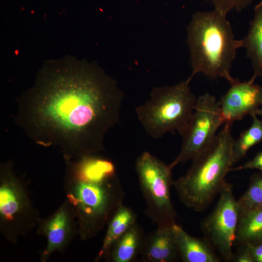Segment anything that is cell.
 <instances>
[{
    "instance_id": "obj_14",
    "label": "cell",
    "mask_w": 262,
    "mask_h": 262,
    "mask_svg": "<svg viewBox=\"0 0 262 262\" xmlns=\"http://www.w3.org/2000/svg\"><path fill=\"white\" fill-rule=\"evenodd\" d=\"M241 47L252 65L253 77L262 79V0L256 5L246 35L241 39Z\"/></svg>"
},
{
    "instance_id": "obj_7",
    "label": "cell",
    "mask_w": 262,
    "mask_h": 262,
    "mask_svg": "<svg viewBox=\"0 0 262 262\" xmlns=\"http://www.w3.org/2000/svg\"><path fill=\"white\" fill-rule=\"evenodd\" d=\"M135 166L146 203L145 214L157 228L172 227L177 215L171 196L172 169L147 151L137 158Z\"/></svg>"
},
{
    "instance_id": "obj_21",
    "label": "cell",
    "mask_w": 262,
    "mask_h": 262,
    "mask_svg": "<svg viewBox=\"0 0 262 262\" xmlns=\"http://www.w3.org/2000/svg\"><path fill=\"white\" fill-rule=\"evenodd\" d=\"M232 261L235 262H253L252 257L246 244L239 245V247L235 254H233Z\"/></svg>"
},
{
    "instance_id": "obj_11",
    "label": "cell",
    "mask_w": 262,
    "mask_h": 262,
    "mask_svg": "<svg viewBox=\"0 0 262 262\" xmlns=\"http://www.w3.org/2000/svg\"><path fill=\"white\" fill-rule=\"evenodd\" d=\"M255 79L241 82L234 78L229 82L230 88L218 101L224 124L256 115L262 105V86L255 84Z\"/></svg>"
},
{
    "instance_id": "obj_10",
    "label": "cell",
    "mask_w": 262,
    "mask_h": 262,
    "mask_svg": "<svg viewBox=\"0 0 262 262\" xmlns=\"http://www.w3.org/2000/svg\"><path fill=\"white\" fill-rule=\"evenodd\" d=\"M36 227V233L47 240L46 246L40 253L41 262L48 261L55 252L64 255L79 234L76 213L66 198L53 213L47 217L40 218Z\"/></svg>"
},
{
    "instance_id": "obj_12",
    "label": "cell",
    "mask_w": 262,
    "mask_h": 262,
    "mask_svg": "<svg viewBox=\"0 0 262 262\" xmlns=\"http://www.w3.org/2000/svg\"><path fill=\"white\" fill-rule=\"evenodd\" d=\"M140 255L144 262H173L180 259L173 228H157L146 236Z\"/></svg>"
},
{
    "instance_id": "obj_16",
    "label": "cell",
    "mask_w": 262,
    "mask_h": 262,
    "mask_svg": "<svg viewBox=\"0 0 262 262\" xmlns=\"http://www.w3.org/2000/svg\"><path fill=\"white\" fill-rule=\"evenodd\" d=\"M145 236L143 229L136 222L111 247L106 261L131 262L140 254Z\"/></svg>"
},
{
    "instance_id": "obj_2",
    "label": "cell",
    "mask_w": 262,
    "mask_h": 262,
    "mask_svg": "<svg viewBox=\"0 0 262 262\" xmlns=\"http://www.w3.org/2000/svg\"><path fill=\"white\" fill-rule=\"evenodd\" d=\"M64 191L77 215L81 240L100 232L123 204L124 191L115 165L96 154L65 160Z\"/></svg>"
},
{
    "instance_id": "obj_6",
    "label": "cell",
    "mask_w": 262,
    "mask_h": 262,
    "mask_svg": "<svg viewBox=\"0 0 262 262\" xmlns=\"http://www.w3.org/2000/svg\"><path fill=\"white\" fill-rule=\"evenodd\" d=\"M14 164L11 160L0 164V231L5 239L16 245L20 237L36 227L41 217Z\"/></svg>"
},
{
    "instance_id": "obj_23",
    "label": "cell",
    "mask_w": 262,
    "mask_h": 262,
    "mask_svg": "<svg viewBox=\"0 0 262 262\" xmlns=\"http://www.w3.org/2000/svg\"><path fill=\"white\" fill-rule=\"evenodd\" d=\"M247 245L253 262H262V241Z\"/></svg>"
},
{
    "instance_id": "obj_18",
    "label": "cell",
    "mask_w": 262,
    "mask_h": 262,
    "mask_svg": "<svg viewBox=\"0 0 262 262\" xmlns=\"http://www.w3.org/2000/svg\"><path fill=\"white\" fill-rule=\"evenodd\" d=\"M252 123L247 129L244 131L233 145V157L234 163L246 156L250 148L262 140V120L257 115H251Z\"/></svg>"
},
{
    "instance_id": "obj_20",
    "label": "cell",
    "mask_w": 262,
    "mask_h": 262,
    "mask_svg": "<svg viewBox=\"0 0 262 262\" xmlns=\"http://www.w3.org/2000/svg\"><path fill=\"white\" fill-rule=\"evenodd\" d=\"M214 9L227 16L232 10L241 11L249 6L253 0H209Z\"/></svg>"
},
{
    "instance_id": "obj_22",
    "label": "cell",
    "mask_w": 262,
    "mask_h": 262,
    "mask_svg": "<svg viewBox=\"0 0 262 262\" xmlns=\"http://www.w3.org/2000/svg\"><path fill=\"white\" fill-rule=\"evenodd\" d=\"M247 169H256L262 173V151L258 152L251 160L237 167L231 168L230 171H236Z\"/></svg>"
},
{
    "instance_id": "obj_15",
    "label": "cell",
    "mask_w": 262,
    "mask_h": 262,
    "mask_svg": "<svg viewBox=\"0 0 262 262\" xmlns=\"http://www.w3.org/2000/svg\"><path fill=\"white\" fill-rule=\"evenodd\" d=\"M137 214L130 207L122 204L107 224V229L101 247L95 257V262L106 260L115 242L136 222Z\"/></svg>"
},
{
    "instance_id": "obj_1",
    "label": "cell",
    "mask_w": 262,
    "mask_h": 262,
    "mask_svg": "<svg viewBox=\"0 0 262 262\" xmlns=\"http://www.w3.org/2000/svg\"><path fill=\"white\" fill-rule=\"evenodd\" d=\"M124 95L97 65L71 56L46 62L17 99L16 124L35 143L58 148L65 160L104 150L119 123Z\"/></svg>"
},
{
    "instance_id": "obj_9",
    "label": "cell",
    "mask_w": 262,
    "mask_h": 262,
    "mask_svg": "<svg viewBox=\"0 0 262 262\" xmlns=\"http://www.w3.org/2000/svg\"><path fill=\"white\" fill-rule=\"evenodd\" d=\"M217 203L213 211L201 222L204 239L216 253L226 261L231 260L239 218L237 200L232 185L225 182L219 193Z\"/></svg>"
},
{
    "instance_id": "obj_8",
    "label": "cell",
    "mask_w": 262,
    "mask_h": 262,
    "mask_svg": "<svg viewBox=\"0 0 262 262\" xmlns=\"http://www.w3.org/2000/svg\"><path fill=\"white\" fill-rule=\"evenodd\" d=\"M224 124L219 104L215 98L205 93L197 98L193 113L182 133L180 151L169 165H176L193 160L207 147Z\"/></svg>"
},
{
    "instance_id": "obj_17",
    "label": "cell",
    "mask_w": 262,
    "mask_h": 262,
    "mask_svg": "<svg viewBox=\"0 0 262 262\" xmlns=\"http://www.w3.org/2000/svg\"><path fill=\"white\" fill-rule=\"evenodd\" d=\"M262 241V209L240 216L235 242L253 244Z\"/></svg>"
},
{
    "instance_id": "obj_4",
    "label": "cell",
    "mask_w": 262,
    "mask_h": 262,
    "mask_svg": "<svg viewBox=\"0 0 262 262\" xmlns=\"http://www.w3.org/2000/svg\"><path fill=\"white\" fill-rule=\"evenodd\" d=\"M210 144L196 155L187 172L172 181L182 203L197 212L206 210L225 183L234 163L232 124H224Z\"/></svg>"
},
{
    "instance_id": "obj_19",
    "label": "cell",
    "mask_w": 262,
    "mask_h": 262,
    "mask_svg": "<svg viewBox=\"0 0 262 262\" xmlns=\"http://www.w3.org/2000/svg\"><path fill=\"white\" fill-rule=\"evenodd\" d=\"M239 217L262 209V173H255L250 178L249 187L237 200Z\"/></svg>"
},
{
    "instance_id": "obj_3",
    "label": "cell",
    "mask_w": 262,
    "mask_h": 262,
    "mask_svg": "<svg viewBox=\"0 0 262 262\" xmlns=\"http://www.w3.org/2000/svg\"><path fill=\"white\" fill-rule=\"evenodd\" d=\"M192 79L197 73L212 78L234 79L230 69L241 39H236L226 15L214 9L195 13L187 28Z\"/></svg>"
},
{
    "instance_id": "obj_13",
    "label": "cell",
    "mask_w": 262,
    "mask_h": 262,
    "mask_svg": "<svg viewBox=\"0 0 262 262\" xmlns=\"http://www.w3.org/2000/svg\"><path fill=\"white\" fill-rule=\"evenodd\" d=\"M180 259L183 262H219L220 258L205 239L190 235L180 226L172 227Z\"/></svg>"
},
{
    "instance_id": "obj_24",
    "label": "cell",
    "mask_w": 262,
    "mask_h": 262,
    "mask_svg": "<svg viewBox=\"0 0 262 262\" xmlns=\"http://www.w3.org/2000/svg\"><path fill=\"white\" fill-rule=\"evenodd\" d=\"M256 115H258L262 116V105L261 106V107L259 109V110L257 111Z\"/></svg>"
},
{
    "instance_id": "obj_5",
    "label": "cell",
    "mask_w": 262,
    "mask_h": 262,
    "mask_svg": "<svg viewBox=\"0 0 262 262\" xmlns=\"http://www.w3.org/2000/svg\"><path fill=\"white\" fill-rule=\"evenodd\" d=\"M191 80L189 77L173 85L154 88L149 98L136 107L138 119L150 137L157 139L168 132L182 133L197 100L190 87Z\"/></svg>"
}]
</instances>
